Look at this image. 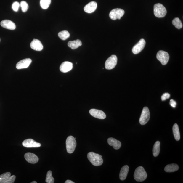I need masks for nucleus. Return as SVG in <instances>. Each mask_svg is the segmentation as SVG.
<instances>
[{"label": "nucleus", "mask_w": 183, "mask_h": 183, "mask_svg": "<svg viewBox=\"0 0 183 183\" xmlns=\"http://www.w3.org/2000/svg\"><path fill=\"white\" fill-rule=\"evenodd\" d=\"M87 157L89 161L94 166H100L102 165L103 163L102 156L94 152H89L87 155Z\"/></svg>", "instance_id": "f257e3e1"}, {"label": "nucleus", "mask_w": 183, "mask_h": 183, "mask_svg": "<svg viewBox=\"0 0 183 183\" xmlns=\"http://www.w3.org/2000/svg\"><path fill=\"white\" fill-rule=\"evenodd\" d=\"M134 179L138 182H142L146 179L147 174L144 168L140 166L136 169L134 173Z\"/></svg>", "instance_id": "f03ea898"}, {"label": "nucleus", "mask_w": 183, "mask_h": 183, "mask_svg": "<svg viewBox=\"0 0 183 183\" xmlns=\"http://www.w3.org/2000/svg\"><path fill=\"white\" fill-rule=\"evenodd\" d=\"M167 11L165 7L160 3L154 5V13L155 16L158 18H163L166 16Z\"/></svg>", "instance_id": "7ed1b4c3"}, {"label": "nucleus", "mask_w": 183, "mask_h": 183, "mask_svg": "<svg viewBox=\"0 0 183 183\" xmlns=\"http://www.w3.org/2000/svg\"><path fill=\"white\" fill-rule=\"evenodd\" d=\"M76 138L72 136H69L67 138L66 141V149L67 152L69 154L73 152L76 146Z\"/></svg>", "instance_id": "20e7f679"}, {"label": "nucleus", "mask_w": 183, "mask_h": 183, "mask_svg": "<svg viewBox=\"0 0 183 183\" xmlns=\"http://www.w3.org/2000/svg\"><path fill=\"white\" fill-rule=\"evenodd\" d=\"M157 59L160 61L161 64L165 65L167 64L169 60L170 56L168 53L163 51H159L157 53Z\"/></svg>", "instance_id": "39448f33"}, {"label": "nucleus", "mask_w": 183, "mask_h": 183, "mask_svg": "<svg viewBox=\"0 0 183 183\" xmlns=\"http://www.w3.org/2000/svg\"><path fill=\"white\" fill-rule=\"evenodd\" d=\"M150 113L149 110L147 107L143 108L142 114L139 119V123L141 125H145L149 121Z\"/></svg>", "instance_id": "423d86ee"}, {"label": "nucleus", "mask_w": 183, "mask_h": 183, "mask_svg": "<svg viewBox=\"0 0 183 183\" xmlns=\"http://www.w3.org/2000/svg\"><path fill=\"white\" fill-rule=\"evenodd\" d=\"M15 179V175L11 176L10 173L6 172L0 175V183H13Z\"/></svg>", "instance_id": "0eeeda50"}, {"label": "nucleus", "mask_w": 183, "mask_h": 183, "mask_svg": "<svg viewBox=\"0 0 183 183\" xmlns=\"http://www.w3.org/2000/svg\"><path fill=\"white\" fill-rule=\"evenodd\" d=\"M125 14V11L123 9L116 8L112 10L109 14V17L112 20H120Z\"/></svg>", "instance_id": "6e6552de"}, {"label": "nucleus", "mask_w": 183, "mask_h": 183, "mask_svg": "<svg viewBox=\"0 0 183 183\" xmlns=\"http://www.w3.org/2000/svg\"><path fill=\"white\" fill-rule=\"evenodd\" d=\"M117 62L116 56L112 55L106 61L105 64V69L107 70L113 69L116 66Z\"/></svg>", "instance_id": "1a4fd4ad"}, {"label": "nucleus", "mask_w": 183, "mask_h": 183, "mask_svg": "<svg viewBox=\"0 0 183 183\" xmlns=\"http://www.w3.org/2000/svg\"><path fill=\"white\" fill-rule=\"evenodd\" d=\"M145 44L146 43L145 39H141L139 41L133 46L132 50L133 53L135 54L139 53L144 48Z\"/></svg>", "instance_id": "9d476101"}, {"label": "nucleus", "mask_w": 183, "mask_h": 183, "mask_svg": "<svg viewBox=\"0 0 183 183\" xmlns=\"http://www.w3.org/2000/svg\"><path fill=\"white\" fill-rule=\"evenodd\" d=\"M89 113L92 116L98 119H104L106 117V115L101 110L92 109L90 110Z\"/></svg>", "instance_id": "9b49d317"}, {"label": "nucleus", "mask_w": 183, "mask_h": 183, "mask_svg": "<svg viewBox=\"0 0 183 183\" xmlns=\"http://www.w3.org/2000/svg\"><path fill=\"white\" fill-rule=\"evenodd\" d=\"M23 147H38L41 146L40 143L35 141L32 139H28L23 141L22 143Z\"/></svg>", "instance_id": "f8f14e48"}, {"label": "nucleus", "mask_w": 183, "mask_h": 183, "mask_svg": "<svg viewBox=\"0 0 183 183\" xmlns=\"http://www.w3.org/2000/svg\"><path fill=\"white\" fill-rule=\"evenodd\" d=\"M24 157L26 160L30 163H36L39 161L38 157L32 152H27L25 154Z\"/></svg>", "instance_id": "ddd939ff"}, {"label": "nucleus", "mask_w": 183, "mask_h": 183, "mask_svg": "<svg viewBox=\"0 0 183 183\" xmlns=\"http://www.w3.org/2000/svg\"><path fill=\"white\" fill-rule=\"evenodd\" d=\"M32 60L30 58H26L18 62L16 65V68L17 69L26 68L31 64Z\"/></svg>", "instance_id": "4468645a"}, {"label": "nucleus", "mask_w": 183, "mask_h": 183, "mask_svg": "<svg viewBox=\"0 0 183 183\" xmlns=\"http://www.w3.org/2000/svg\"><path fill=\"white\" fill-rule=\"evenodd\" d=\"M1 26L10 30H14L16 29L15 23L12 21L9 20H4L2 21L1 23Z\"/></svg>", "instance_id": "2eb2a0df"}, {"label": "nucleus", "mask_w": 183, "mask_h": 183, "mask_svg": "<svg viewBox=\"0 0 183 183\" xmlns=\"http://www.w3.org/2000/svg\"><path fill=\"white\" fill-rule=\"evenodd\" d=\"M30 47L33 50L36 51L43 50V46L41 41L37 39H34L30 44Z\"/></svg>", "instance_id": "dca6fc26"}, {"label": "nucleus", "mask_w": 183, "mask_h": 183, "mask_svg": "<svg viewBox=\"0 0 183 183\" xmlns=\"http://www.w3.org/2000/svg\"><path fill=\"white\" fill-rule=\"evenodd\" d=\"M73 68V65L72 62H65L62 63L60 67L61 72L63 73H67L71 71Z\"/></svg>", "instance_id": "f3484780"}, {"label": "nucleus", "mask_w": 183, "mask_h": 183, "mask_svg": "<svg viewBox=\"0 0 183 183\" xmlns=\"http://www.w3.org/2000/svg\"><path fill=\"white\" fill-rule=\"evenodd\" d=\"M97 6V4L96 2L92 1L84 7V10L87 13H92L95 11Z\"/></svg>", "instance_id": "a211bd4d"}, {"label": "nucleus", "mask_w": 183, "mask_h": 183, "mask_svg": "<svg viewBox=\"0 0 183 183\" xmlns=\"http://www.w3.org/2000/svg\"><path fill=\"white\" fill-rule=\"evenodd\" d=\"M107 142L110 145L112 146L115 149L118 150L120 148L121 146V142L113 138H109L107 139Z\"/></svg>", "instance_id": "6ab92c4d"}, {"label": "nucleus", "mask_w": 183, "mask_h": 183, "mask_svg": "<svg viewBox=\"0 0 183 183\" xmlns=\"http://www.w3.org/2000/svg\"><path fill=\"white\" fill-rule=\"evenodd\" d=\"M129 167L127 165L124 166L121 168L119 174V178L121 180H125L127 177L129 171Z\"/></svg>", "instance_id": "aec40b11"}, {"label": "nucleus", "mask_w": 183, "mask_h": 183, "mask_svg": "<svg viewBox=\"0 0 183 183\" xmlns=\"http://www.w3.org/2000/svg\"><path fill=\"white\" fill-rule=\"evenodd\" d=\"M179 166L177 164L172 163L166 166L165 170L166 172H173L179 169Z\"/></svg>", "instance_id": "412c9836"}, {"label": "nucleus", "mask_w": 183, "mask_h": 183, "mask_svg": "<svg viewBox=\"0 0 183 183\" xmlns=\"http://www.w3.org/2000/svg\"><path fill=\"white\" fill-rule=\"evenodd\" d=\"M68 46L73 50H74L82 45L81 41L79 39H77L74 41H70L68 44Z\"/></svg>", "instance_id": "4be33fe9"}, {"label": "nucleus", "mask_w": 183, "mask_h": 183, "mask_svg": "<svg viewBox=\"0 0 183 183\" xmlns=\"http://www.w3.org/2000/svg\"><path fill=\"white\" fill-rule=\"evenodd\" d=\"M173 134L176 140L179 141L180 139V136L179 127L176 123L174 125L173 127Z\"/></svg>", "instance_id": "5701e85b"}, {"label": "nucleus", "mask_w": 183, "mask_h": 183, "mask_svg": "<svg viewBox=\"0 0 183 183\" xmlns=\"http://www.w3.org/2000/svg\"><path fill=\"white\" fill-rule=\"evenodd\" d=\"M152 151L154 157H157L159 155L160 151V142L158 141L155 143Z\"/></svg>", "instance_id": "b1692460"}, {"label": "nucleus", "mask_w": 183, "mask_h": 183, "mask_svg": "<svg viewBox=\"0 0 183 183\" xmlns=\"http://www.w3.org/2000/svg\"><path fill=\"white\" fill-rule=\"evenodd\" d=\"M58 36L60 39L65 41L69 38L70 34L67 30H65L59 33Z\"/></svg>", "instance_id": "393cba45"}, {"label": "nucleus", "mask_w": 183, "mask_h": 183, "mask_svg": "<svg viewBox=\"0 0 183 183\" xmlns=\"http://www.w3.org/2000/svg\"><path fill=\"white\" fill-rule=\"evenodd\" d=\"M172 23L173 25L178 29H181L182 28V23L179 18L177 17L174 19Z\"/></svg>", "instance_id": "a878e982"}, {"label": "nucleus", "mask_w": 183, "mask_h": 183, "mask_svg": "<svg viewBox=\"0 0 183 183\" xmlns=\"http://www.w3.org/2000/svg\"><path fill=\"white\" fill-rule=\"evenodd\" d=\"M51 0H41L40 5L44 9H47L51 3Z\"/></svg>", "instance_id": "bb28decb"}, {"label": "nucleus", "mask_w": 183, "mask_h": 183, "mask_svg": "<svg viewBox=\"0 0 183 183\" xmlns=\"http://www.w3.org/2000/svg\"><path fill=\"white\" fill-rule=\"evenodd\" d=\"M46 182L47 183H54V179L52 177V172L51 171H49L47 173Z\"/></svg>", "instance_id": "cd10ccee"}, {"label": "nucleus", "mask_w": 183, "mask_h": 183, "mask_svg": "<svg viewBox=\"0 0 183 183\" xmlns=\"http://www.w3.org/2000/svg\"><path fill=\"white\" fill-rule=\"evenodd\" d=\"M20 6L22 8V11L23 12H25L28 10L29 6L26 2L24 1H21Z\"/></svg>", "instance_id": "c85d7f7f"}, {"label": "nucleus", "mask_w": 183, "mask_h": 183, "mask_svg": "<svg viewBox=\"0 0 183 183\" xmlns=\"http://www.w3.org/2000/svg\"><path fill=\"white\" fill-rule=\"evenodd\" d=\"M20 6V4L17 1L14 2L12 5V8L13 10L15 12L18 11Z\"/></svg>", "instance_id": "c756f323"}, {"label": "nucleus", "mask_w": 183, "mask_h": 183, "mask_svg": "<svg viewBox=\"0 0 183 183\" xmlns=\"http://www.w3.org/2000/svg\"><path fill=\"white\" fill-rule=\"evenodd\" d=\"M170 97V95L169 94L166 93H164L162 96L161 97V99L162 101H165L166 100L169 98Z\"/></svg>", "instance_id": "7c9ffc66"}, {"label": "nucleus", "mask_w": 183, "mask_h": 183, "mask_svg": "<svg viewBox=\"0 0 183 183\" xmlns=\"http://www.w3.org/2000/svg\"><path fill=\"white\" fill-rule=\"evenodd\" d=\"M170 104L171 106L174 108H175L176 105L177 103L175 100L171 99L170 100Z\"/></svg>", "instance_id": "2f4dec72"}, {"label": "nucleus", "mask_w": 183, "mask_h": 183, "mask_svg": "<svg viewBox=\"0 0 183 183\" xmlns=\"http://www.w3.org/2000/svg\"><path fill=\"white\" fill-rule=\"evenodd\" d=\"M65 183H74V182L71 180H68L65 182Z\"/></svg>", "instance_id": "473e14b6"}, {"label": "nucleus", "mask_w": 183, "mask_h": 183, "mask_svg": "<svg viewBox=\"0 0 183 183\" xmlns=\"http://www.w3.org/2000/svg\"><path fill=\"white\" fill-rule=\"evenodd\" d=\"M30 183H37V182L36 181H33Z\"/></svg>", "instance_id": "72a5a7b5"}, {"label": "nucleus", "mask_w": 183, "mask_h": 183, "mask_svg": "<svg viewBox=\"0 0 183 183\" xmlns=\"http://www.w3.org/2000/svg\"><path fill=\"white\" fill-rule=\"evenodd\" d=\"M0 41H1V39H0Z\"/></svg>", "instance_id": "f704fd0d"}]
</instances>
